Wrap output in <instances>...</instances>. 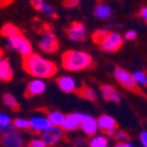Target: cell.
I'll list each match as a JSON object with an SVG mask.
<instances>
[{"mask_svg":"<svg viewBox=\"0 0 147 147\" xmlns=\"http://www.w3.org/2000/svg\"><path fill=\"white\" fill-rule=\"evenodd\" d=\"M22 66L28 74L35 78H52L57 73V66L52 61L35 53L24 58Z\"/></svg>","mask_w":147,"mask_h":147,"instance_id":"1","label":"cell"},{"mask_svg":"<svg viewBox=\"0 0 147 147\" xmlns=\"http://www.w3.org/2000/svg\"><path fill=\"white\" fill-rule=\"evenodd\" d=\"M92 65V57L81 51H67L63 54V67L71 72L86 69Z\"/></svg>","mask_w":147,"mask_h":147,"instance_id":"2","label":"cell"},{"mask_svg":"<svg viewBox=\"0 0 147 147\" xmlns=\"http://www.w3.org/2000/svg\"><path fill=\"white\" fill-rule=\"evenodd\" d=\"M114 78L117 79V81L124 88L136 92V93H141V90L139 88V85L136 82L133 76L128 71H126L125 68L121 67H115L114 69Z\"/></svg>","mask_w":147,"mask_h":147,"instance_id":"3","label":"cell"},{"mask_svg":"<svg viewBox=\"0 0 147 147\" xmlns=\"http://www.w3.org/2000/svg\"><path fill=\"white\" fill-rule=\"evenodd\" d=\"M7 46L8 48H11V50H14L17 52H19L24 58L30 55L32 52V45L31 42L24 36L21 33L12 36V38H8V41H7Z\"/></svg>","mask_w":147,"mask_h":147,"instance_id":"4","label":"cell"},{"mask_svg":"<svg viewBox=\"0 0 147 147\" xmlns=\"http://www.w3.org/2000/svg\"><path fill=\"white\" fill-rule=\"evenodd\" d=\"M99 46L105 52H117L122 46V38L119 33L106 32L102 40L99 42Z\"/></svg>","mask_w":147,"mask_h":147,"instance_id":"5","label":"cell"},{"mask_svg":"<svg viewBox=\"0 0 147 147\" xmlns=\"http://www.w3.org/2000/svg\"><path fill=\"white\" fill-rule=\"evenodd\" d=\"M64 131L61 129V127L59 126H50L48 128H46L45 131L41 132V139L45 141L46 145H54L57 144L61 137H63Z\"/></svg>","mask_w":147,"mask_h":147,"instance_id":"6","label":"cell"},{"mask_svg":"<svg viewBox=\"0 0 147 147\" xmlns=\"http://www.w3.org/2000/svg\"><path fill=\"white\" fill-rule=\"evenodd\" d=\"M58 40L55 35L51 32H46L39 41V47L40 50L45 53H53L54 51L58 50Z\"/></svg>","mask_w":147,"mask_h":147,"instance_id":"7","label":"cell"},{"mask_svg":"<svg viewBox=\"0 0 147 147\" xmlns=\"http://www.w3.org/2000/svg\"><path fill=\"white\" fill-rule=\"evenodd\" d=\"M79 127H81V129L85 132V134L92 137L94 134H96L98 132V124H96V119H94L91 115L87 114H82L81 113V118H80V125Z\"/></svg>","mask_w":147,"mask_h":147,"instance_id":"8","label":"cell"},{"mask_svg":"<svg viewBox=\"0 0 147 147\" xmlns=\"http://www.w3.org/2000/svg\"><path fill=\"white\" fill-rule=\"evenodd\" d=\"M67 34L73 41H82L86 39V27L81 22H73L67 31Z\"/></svg>","mask_w":147,"mask_h":147,"instance_id":"9","label":"cell"},{"mask_svg":"<svg viewBox=\"0 0 147 147\" xmlns=\"http://www.w3.org/2000/svg\"><path fill=\"white\" fill-rule=\"evenodd\" d=\"M1 144L4 147H21L24 144V139L19 133L11 131L1 137Z\"/></svg>","mask_w":147,"mask_h":147,"instance_id":"10","label":"cell"},{"mask_svg":"<svg viewBox=\"0 0 147 147\" xmlns=\"http://www.w3.org/2000/svg\"><path fill=\"white\" fill-rule=\"evenodd\" d=\"M46 90V84L45 81L41 79V78H38V79H34L32 81L28 82L27 87H26V96H34V95H40L45 92Z\"/></svg>","mask_w":147,"mask_h":147,"instance_id":"11","label":"cell"},{"mask_svg":"<svg viewBox=\"0 0 147 147\" xmlns=\"http://www.w3.org/2000/svg\"><path fill=\"white\" fill-rule=\"evenodd\" d=\"M80 118H81V113H72V114L65 115L63 124H61V126H60L61 129L67 131V132L76 131L77 128H79Z\"/></svg>","mask_w":147,"mask_h":147,"instance_id":"12","label":"cell"},{"mask_svg":"<svg viewBox=\"0 0 147 147\" xmlns=\"http://www.w3.org/2000/svg\"><path fill=\"white\" fill-rule=\"evenodd\" d=\"M57 84H58L59 88L63 91V92L72 93V92H76L77 91V82H76V80L73 79L72 77H68V76L60 77L57 80Z\"/></svg>","mask_w":147,"mask_h":147,"instance_id":"13","label":"cell"},{"mask_svg":"<svg viewBox=\"0 0 147 147\" xmlns=\"http://www.w3.org/2000/svg\"><path fill=\"white\" fill-rule=\"evenodd\" d=\"M13 77V68H12L9 61L5 58H0V80L9 81Z\"/></svg>","mask_w":147,"mask_h":147,"instance_id":"14","label":"cell"},{"mask_svg":"<svg viewBox=\"0 0 147 147\" xmlns=\"http://www.w3.org/2000/svg\"><path fill=\"white\" fill-rule=\"evenodd\" d=\"M51 126V124L48 122L47 118L44 117H33L30 120V128H32L34 132H42L46 128Z\"/></svg>","mask_w":147,"mask_h":147,"instance_id":"15","label":"cell"},{"mask_svg":"<svg viewBox=\"0 0 147 147\" xmlns=\"http://www.w3.org/2000/svg\"><path fill=\"white\" fill-rule=\"evenodd\" d=\"M96 124H98V128H100L102 131H107L109 128H117L118 124L114 118H112L111 115H100L96 119Z\"/></svg>","mask_w":147,"mask_h":147,"instance_id":"16","label":"cell"},{"mask_svg":"<svg viewBox=\"0 0 147 147\" xmlns=\"http://www.w3.org/2000/svg\"><path fill=\"white\" fill-rule=\"evenodd\" d=\"M101 94L104 96V99L107 101H113V102H119L120 101V94L119 92L113 88L109 85H104L101 86Z\"/></svg>","mask_w":147,"mask_h":147,"instance_id":"17","label":"cell"},{"mask_svg":"<svg viewBox=\"0 0 147 147\" xmlns=\"http://www.w3.org/2000/svg\"><path fill=\"white\" fill-rule=\"evenodd\" d=\"M31 3H32V6L35 9H39L40 12H42L44 14H47L50 17H57L53 7L51 5H48L45 0H32Z\"/></svg>","mask_w":147,"mask_h":147,"instance_id":"18","label":"cell"},{"mask_svg":"<svg viewBox=\"0 0 147 147\" xmlns=\"http://www.w3.org/2000/svg\"><path fill=\"white\" fill-rule=\"evenodd\" d=\"M94 16L96 18H99V19H108L109 17L112 16V9L109 8L107 5H104V4H100V5H98L94 9Z\"/></svg>","mask_w":147,"mask_h":147,"instance_id":"19","label":"cell"},{"mask_svg":"<svg viewBox=\"0 0 147 147\" xmlns=\"http://www.w3.org/2000/svg\"><path fill=\"white\" fill-rule=\"evenodd\" d=\"M64 118H65V115L61 112H58V111L50 112L47 115V120L51 124V126H59V127L61 126V124H63Z\"/></svg>","mask_w":147,"mask_h":147,"instance_id":"20","label":"cell"},{"mask_svg":"<svg viewBox=\"0 0 147 147\" xmlns=\"http://www.w3.org/2000/svg\"><path fill=\"white\" fill-rule=\"evenodd\" d=\"M0 33H1V35L6 36V38H12V36L19 34L20 31H19V28L17 26L13 25V24H6V25L1 28Z\"/></svg>","mask_w":147,"mask_h":147,"instance_id":"21","label":"cell"},{"mask_svg":"<svg viewBox=\"0 0 147 147\" xmlns=\"http://www.w3.org/2000/svg\"><path fill=\"white\" fill-rule=\"evenodd\" d=\"M108 140L105 136H92L90 140V147H107Z\"/></svg>","mask_w":147,"mask_h":147,"instance_id":"22","label":"cell"},{"mask_svg":"<svg viewBox=\"0 0 147 147\" xmlns=\"http://www.w3.org/2000/svg\"><path fill=\"white\" fill-rule=\"evenodd\" d=\"M76 92H78L81 98H85V99H87V100H92V101H93V100L96 99V92H95L94 90L90 88V87L84 86V87H81L79 91L77 90Z\"/></svg>","mask_w":147,"mask_h":147,"instance_id":"23","label":"cell"},{"mask_svg":"<svg viewBox=\"0 0 147 147\" xmlns=\"http://www.w3.org/2000/svg\"><path fill=\"white\" fill-rule=\"evenodd\" d=\"M3 101L6 106H8L11 109H14V111H17V109L19 108V105H18V101L16 98L12 95L11 93H5L4 96H3Z\"/></svg>","mask_w":147,"mask_h":147,"instance_id":"24","label":"cell"},{"mask_svg":"<svg viewBox=\"0 0 147 147\" xmlns=\"http://www.w3.org/2000/svg\"><path fill=\"white\" fill-rule=\"evenodd\" d=\"M13 127L21 129V131H26L30 129V120L22 119V118H18L16 120H13Z\"/></svg>","mask_w":147,"mask_h":147,"instance_id":"25","label":"cell"},{"mask_svg":"<svg viewBox=\"0 0 147 147\" xmlns=\"http://www.w3.org/2000/svg\"><path fill=\"white\" fill-rule=\"evenodd\" d=\"M133 78L136 80V82L140 86H146L147 85V77H146V73L142 71H137L133 73Z\"/></svg>","mask_w":147,"mask_h":147,"instance_id":"26","label":"cell"},{"mask_svg":"<svg viewBox=\"0 0 147 147\" xmlns=\"http://www.w3.org/2000/svg\"><path fill=\"white\" fill-rule=\"evenodd\" d=\"M12 124V119L5 113H0V126H9Z\"/></svg>","mask_w":147,"mask_h":147,"instance_id":"27","label":"cell"},{"mask_svg":"<svg viewBox=\"0 0 147 147\" xmlns=\"http://www.w3.org/2000/svg\"><path fill=\"white\" fill-rule=\"evenodd\" d=\"M106 32H107V31H104V30H99V31H96V32L93 34V40H94L98 45H99V42L102 40V38L105 36Z\"/></svg>","mask_w":147,"mask_h":147,"instance_id":"28","label":"cell"},{"mask_svg":"<svg viewBox=\"0 0 147 147\" xmlns=\"http://www.w3.org/2000/svg\"><path fill=\"white\" fill-rule=\"evenodd\" d=\"M47 145L42 139H34L30 142V147H46Z\"/></svg>","mask_w":147,"mask_h":147,"instance_id":"29","label":"cell"},{"mask_svg":"<svg viewBox=\"0 0 147 147\" xmlns=\"http://www.w3.org/2000/svg\"><path fill=\"white\" fill-rule=\"evenodd\" d=\"M115 137H117V139H118V141L119 142H127L128 141V137H127V134L125 133V132H118V133H115Z\"/></svg>","mask_w":147,"mask_h":147,"instance_id":"30","label":"cell"},{"mask_svg":"<svg viewBox=\"0 0 147 147\" xmlns=\"http://www.w3.org/2000/svg\"><path fill=\"white\" fill-rule=\"evenodd\" d=\"M78 4H79V0H65V3H64L65 7L67 8H73L78 6Z\"/></svg>","mask_w":147,"mask_h":147,"instance_id":"31","label":"cell"},{"mask_svg":"<svg viewBox=\"0 0 147 147\" xmlns=\"http://www.w3.org/2000/svg\"><path fill=\"white\" fill-rule=\"evenodd\" d=\"M125 38H126L127 40H134V39L137 38V32L134 31V30L127 31V32L125 33Z\"/></svg>","mask_w":147,"mask_h":147,"instance_id":"32","label":"cell"},{"mask_svg":"<svg viewBox=\"0 0 147 147\" xmlns=\"http://www.w3.org/2000/svg\"><path fill=\"white\" fill-rule=\"evenodd\" d=\"M11 131H13V126L9 125V126H0V137H3L4 134L11 132Z\"/></svg>","mask_w":147,"mask_h":147,"instance_id":"33","label":"cell"},{"mask_svg":"<svg viewBox=\"0 0 147 147\" xmlns=\"http://www.w3.org/2000/svg\"><path fill=\"white\" fill-rule=\"evenodd\" d=\"M140 141H141L144 147H147V133L146 132H141V134H140Z\"/></svg>","mask_w":147,"mask_h":147,"instance_id":"34","label":"cell"},{"mask_svg":"<svg viewBox=\"0 0 147 147\" xmlns=\"http://www.w3.org/2000/svg\"><path fill=\"white\" fill-rule=\"evenodd\" d=\"M114 147H134V146L128 142H120V144H117Z\"/></svg>","mask_w":147,"mask_h":147,"instance_id":"35","label":"cell"},{"mask_svg":"<svg viewBox=\"0 0 147 147\" xmlns=\"http://www.w3.org/2000/svg\"><path fill=\"white\" fill-rule=\"evenodd\" d=\"M106 132V134L107 136H109V137H114L115 136V128H109V129H107V131H105Z\"/></svg>","mask_w":147,"mask_h":147,"instance_id":"36","label":"cell"},{"mask_svg":"<svg viewBox=\"0 0 147 147\" xmlns=\"http://www.w3.org/2000/svg\"><path fill=\"white\" fill-rule=\"evenodd\" d=\"M140 16L142 17V19H147V8L146 7H142L141 11H140Z\"/></svg>","mask_w":147,"mask_h":147,"instance_id":"37","label":"cell"},{"mask_svg":"<svg viewBox=\"0 0 147 147\" xmlns=\"http://www.w3.org/2000/svg\"><path fill=\"white\" fill-rule=\"evenodd\" d=\"M12 0H0V6H5V5H8L11 4Z\"/></svg>","mask_w":147,"mask_h":147,"instance_id":"38","label":"cell"},{"mask_svg":"<svg viewBox=\"0 0 147 147\" xmlns=\"http://www.w3.org/2000/svg\"><path fill=\"white\" fill-rule=\"evenodd\" d=\"M21 147H30V146H24V145H22V146H21Z\"/></svg>","mask_w":147,"mask_h":147,"instance_id":"39","label":"cell"}]
</instances>
